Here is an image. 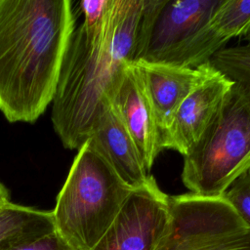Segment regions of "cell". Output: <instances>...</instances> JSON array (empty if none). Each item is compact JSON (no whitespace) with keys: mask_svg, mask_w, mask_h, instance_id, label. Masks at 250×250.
I'll use <instances>...</instances> for the list:
<instances>
[{"mask_svg":"<svg viewBox=\"0 0 250 250\" xmlns=\"http://www.w3.org/2000/svg\"><path fill=\"white\" fill-rule=\"evenodd\" d=\"M224 196L250 228V170L239 176Z\"/></svg>","mask_w":250,"mask_h":250,"instance_id":"obj_14","label":"cell"},{"mask_svg":"<svg viewBox=\"0 0 250 250\" xmlns=\"http://www.w3.org/2000/svg\"><path fill=\"white\" fill-rule=\"evenodd\" d=\"M132 137L146 169L150 173L162 150L152 105L143 76L135 63H128L106 99Z\"/></svg>","mask_w":250,"mask_h":250,"instance_id":"obj_7","label":"cell"},{"mask_svg":"<svg viewBox=\"0 0 250 250\" xmlns=\"http://www.w3.org/2000/svg\"><path fill=\"white\" fill-rule=\"evenodd\" d=\"M168 196L150 175L146 184L131 192L92 250H154L169 223Z\"/></svg>","mask_w":250,"mask_h":250,"instance_id":"obj_6","label":"cell"},{"mask_svg":"<svg viewBox=\"0 0 250 250\" xmlns=\"http://www.w3.org/2000/svg\"><path fill=\"white\" fill-rule=\"evenodd\" d=\"M121 179L133 188L150 177L138 148L112 104L105 100L91 137Z\"/></svg>","mask_w":250,"mask_h":250,"instance_id":"obj_10","label":"cell"},{"mask_svg":"<svg viewBox=\"0 0 250 250\" xmlns=\"http://www.w3.org/2000/svg\"><path fill=\"white\" fill-rule=\"evenodd\" d=\"M75 29L69 0H0V110L36 121L52 104Z\"/></svg>","mask_w":250,"mask_h":250,"instance_id":"obj_2","label":"cell"},{"mask_svg":"<svg viewBox=\"0 0 250 250\" xmlns=\"http://www.w3.org/2000/svg\"><path fill=\"white\" fill-rule=\"evenodd\" d=\"M143 0H110L104 17L74 29L52 101L51 119L65 148L90 137L124 67L135 61Z\"/></svg>","mask_w":250,"mask_h":250,"instance_id":"obj_1","label":"cell"},{"mask_svg":"<svg viewBox=\"0 0 250 250\" xmlns=\"http://www.w3.org/2000/svg\"><path fill=\"white\" fill-rule=\"evenodd\" d=\"M10 201V194L6 187L0 182V207L6 205Z\"/></svg>","mask_w":250,"mask_h":250,"instance_id":"obj_17","label":"cell"},{"mask_svg":"<svg viewBox=\"0 0 250 250\" xmlns=\"http://www.w3.org/2000/svg\"><path fill=\"white\" fill-rule=\"evenodd\" d=\"M54 231L51 211L12 202L0 207V250H7Z\"/></svg>","mask_w":250,"mask_h":250,"instance_id":"obj_11","label":"cell"},{"mask_svg":"<svg viewBox=\"0 0 250 250\" xmlns=\"http://www.w3.org/2000/svg\"><path fill=\"white\" fill-rule=\"evenodd\" d=\"M7 250H72L55 231L34 240L26 241Z\"/></svg>","mask_w":250,"mask_h":250,"instance_id":"obj_16","label":"cell"},{"mask_svg":"<svg viewBox=\"0 0 250 250\" xmlns=\"http://www.w3.org/2000/svg\"><path fill=\"white\" fill-rule=\"evenodd\" d=\"M190 250H250V229L211 241Z\"/></svg>","mask_w":250,"mask_h":250,"instance_id":"obj_15","label":"cell"},{"mask_svg":"<svg viewBox=\"0 0 250 250\" xmlns=\"http://www.w3.org/2000/svg\"><path fill=\"white\" fill-rule=\"evenodd\" d=\"M250 170V92L233 84L190 151L181 179L189 192L223 196Z\"/></svg>","mask_w":250,"mask_h":250,"instance_id":"obj_5","label":"cell"},{"mask_svg":"<svg viewBox=\"0 0 250 250\" xmlns=\"http://www.w3.org/2000/svg\"><path fill=\"white\" fill-rule=\"evenodd\" d=\"M210 23L227 41L236 36H246L250 32V0H220Z\"/></svg>","mask_w":250,"mask_h":250,"instance_id":"obj_12","label":"cell"},{"mask_svg":"<svg viewBox=\"0 0 250 250\" xmlns=\"http://www.w3.org/2000/svg\"><path fill=\"white\" fill-rule=\"evenodd\" d=\"M219 2L143 0L135 61L192 68L209 63L229 42L210 23Z\"/></svg>","mask_w":250,"mask_h":250,"instance_id":"obj_4","label":"cell"},{"mask_svg":"<svg viewBox=\"0 0 250 250\" xmlns=\"http://www.w3.org/2000/svg\"><path fill=\"white\" fill-rule=\"evenodd\" d=\"M210 64L233 83L250 92V45L225 47L211 58Z\"/></svg>","mask_w":250,"mask_h":250,"instance_id":"obj_13","label":"cell"},{"mask_svg":"<svg viewBox=\"0 0 250 250\" xmlns=\"http://www.w3.org/2000/svg\"><path fill=\"white\" fill-rule=\"evenodd\" d=\"M77 150L51 212L55 232L72 250H92L136 188L121 179L92 138Z\"/></svg>","mask_w":250,"mask_h":250,"instance_id":"obj_3","label":"cell"},{"mask_svg":"<svg viewBox=\"0 0 250 250\" xmlns=\"http://www.w3.org/2000/svg\"><path fill=\"white\" fill-rule=\"evenodd\" d=\"M245 37V40H246V44H248V45H250V32L246 35V36H244Z\"/></svg>","mask_w":250,"mask_h":250,"instance_id":"obj_18","label":"cell"},{"mask_svg":"<svg viewBox=\"0 0 250 250\" xmlns=\"http://www.w3.org/2000/svg\"><path fill=\"white\" fill-rule=\"evenodd\" d=\"M233 84L216 69L204 79L177 109L162 149L176 150L185 157L213 120Z\"/></svg>","mask_w":250,"mask_h":250,"instance_id":"obj_9","label":"cell"},{"mask_svg":"<svg viewBox=\"0 0 250 250\" xmlns=\"http://www.w3.org/2000/svg\"><path fill=\"white\" fill-rule=\"evenodd\" d=\"M133 63L143 76L162 148V143L181 104L215 69L210 62L194 68L146 61H135Z\"/></svg>","mask_w":250,"mask_h":250,"instance_id":"obj_8","label":"cell"}]
</instances>
